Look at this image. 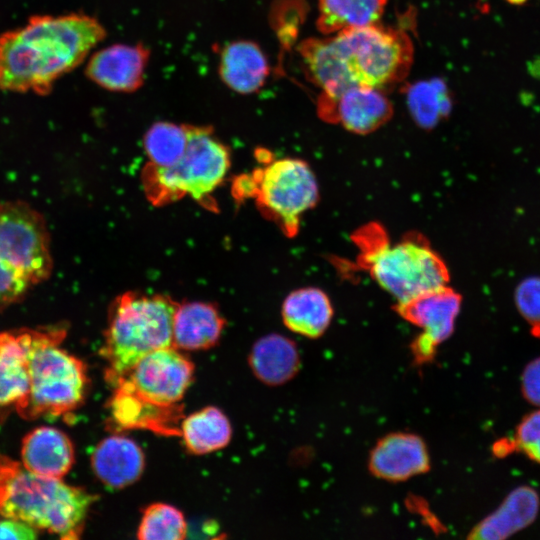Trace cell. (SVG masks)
Masks as SVG:
<instances>
[{"instance_id":"obj_1","label":"cell","mask_w":540,"mask_h":540,"mask_svg":"<svg viewBox=\"0 0 540 540\" xmlns=\"http://www.w3.org/2000/svg\"><path fill=\"white\" fill-rule=\"evenodd\" d=\"M105 37L104 26L85 13L33 16L0 35V89L48 94Z\"/></svg>"},{"instance_id":"obj_2","label":"cell","mask_w":540,"mask_h":540,"mask_svg":"<svg viewBox=\"0 0 540 540\" xmlns=\"http://www.w3.org/2000/svg\"><path fill=\"white\" fill-rule=\"evenodd\" d=\"M298 52L307 78L328 96L354 86L384 91L404 80L413 61L410 37L379 23L308 38Z\"/></svg>"},{"instance_id":"obj_3","label":"cell","mask_w":540,"mask_h":540,"mask_svg":"<svg viewBox=\"0 0 540 540\" xmlns=\"http://www.w3.org/2000/svg\"><path fill=\"white\" fill-rule=\"evenodd\" d=\"M178 303L163 294L125 292L109 309L101 355L105 379L113 387L150 352L173 346V319Z\"/></svg>"},{"instance_id":"obj_4","label":"cell","mask_w":540,"mask_h":540,"mask_svg":"<svg viewBox=\"0 0 540 540\" xmlns=\"http://www.w3.org/2000/svg\"><path fill=\"white\" fill-rule=\"evenodd\" d=\"M64 328L30 330L29 389L15 406L25 420L60 416L83 404L89 388L86 365L60 347Z\"/></svg>"},{"instance_id":"obj_5","label":"cell","mask_w":540,"mask_h":540,"mask_svg":"<svg viewBox=\"0 0 540 540\" xmlns=\"http://www.w3.org/2000/svg\"><path fill=\"white\" fill-rule=\"evenodd\" d=\"M356 239L360 263L396 304L448 285L445 262L424 238L409 236L391 243L374 225L361 229Z\"/></svg>"},{"instance_id":"obj_6","label":"cell","mask_w":540,"mask_h":540,"mask_svg":"<svg viewBox=\"0 0 540 540\" xmlns=\"http://www.w3.org/2000/svg\"><path fill=\"white\" fill-rule=\"evenodd\" d=\"M96 498L82 487L20 469L9 485L0 515L21 520L61 539L76 540L83 533Z\"/></svg>"},{"instance_id":"obj_7","label":"cell","mask_w":540,"mask_h":540,"mask_svg":"<svg viewBox=\"0 0 540 540\" xmlns=\"http://www.w3.org/2000/svg\"><path fill=\"white\" fill-rule=\"evenodd\" d=\"M230 163L229 148L214 136L212 127L188 125L187 146L176 163L144 168L145 194L157 205L183 196L202 201L222 183Z\"/></svg>"},{"instance_id":"obj_8","label":"cell","mask_w":540,"mask_h":540,"mask_svg":"<svg viewBox=\"0 0 540 540\" xmlns=\"http://www.w3.org/2000/svg\"><path fill=\"white\" fill-rule=\"evenodd\" d=\"M250 178L251 197H255L260 211L287 236H295L301 217L319 199V186L311 167L298 158L269 160Z\"/></svg>"},{"instance_id":"obj_9","label":"cell","mask_w":540,"mask_h":540,"mask_svg":"<svg viewBox=\"0 0 540 540\" xmlns=\"http://www.w3.org/2000/svg\"><path fill=\"white\" fill-rule=\"evenodd\" d=\"M0 260L20 271L33 286L48 279L52 272L45 219L25 202L1 203Z\"/></svg>"},{"instance_id":"obj_10","label":"cell","mask_w":540,"mask_h":540,"mask_svg":"<svg viewBox=\"0 0 540 540\" xmlns=\"http://www.w3.org/2000/svg\"><path fill=\"white\" fill-rule=\"evenodd\" d=\"M194 373L191 359L182 350L168 346L142 357L115 385L122 384L154 404L172 406L180 404Z\"/></svg>"},{"instance_id":"obj_11","label":"cell","mask_w":540,"mask_h":540,"mask_svg":"<svg viewBox=\"0 0 540 540\" xmlns=\"http://www.w3.org/2000/svg\"><path fill=\"white\" fill-rule=\"evenodd\" d=\"M461 302V295L445 285L396 304L399 315L421 330L411 346L417 363L430 361L452 335Z\"/></svg>"},{"instance_id":"obj_12","label":"cell","mask_w":540,"mask_h":540,"mask_svg":"<svg viewBox=\"0 0 540 540\" xmlns=\"http://www.w3.org/2000/svg\"><path fill=\"white\" fill-rule=\"evenodd\" d=\"M318 112L325 121L363 135L384 125L392 117L393 107L384 91L354 86L335 96L321 93Z\"/></svg>"},{"instance_id":"obj_13","label":"cell","mask_w":540,"mask_h":540,"mask_svg":"<svg viewBox=\"0 0 540 540\" xmlns=\"http://www.w3.org/2000/svg\"><path fill=\"white\" fill-rule=\"evenodd\" d=\"M150 49L138 44H113L93 53L85 68L86 76L101 88L132 93L144 84Z\"/></svg>"},{"instance_id":"obj_14","label":"cell","mask_w":540,"mask_h":540,"mask_svg":"<svg viewBox=\"0 0 540 540\" xmlns=\"http://www.w3.org/2000/svg\"><path fill=\"white\" fill-rule=\"evenodd\" d=\"M424 439L411 432L397 431L380 438L371 449L368 468L387 482H403L426 473L431 466Z\"/></svg>"},{"instance_id":"obj_15","label":"cell","mask_w":540,"mask_h":540,"mask_svg":"<svg viewBox=\"0 0 540 540\" xmlns=\"http://www.w3.org/2000/svg\"><path fill=\"white\" fill-rule=\"evenodd\" d=\"M112 425L119 430L142 429L162 436H179L181 404L162 406L149 402L122 384L113 387L107 403Z\"/></svg>"},{"instance_id":"obj_16","label":"cell","mask_w":540,"mask_h":540,"mask_svg":"<svg viewBox=\"0 0 540 540\" xmlns=\"http://www.w3.org/2000/svg\"><path fill=\"white\" fill-rule=\"evenodd\" d=\"M91 466L105 486L122 489L142 476L145 455L134 440L122 435H111L95 447L91 455Z\"/></svg>"},{"instance_id":"obj_17","label":"cell","mask_w":540,"mask_h":540,"mask_svg":"<svg viewBox=\"0 0 540 540\" xmlns=\"http://www.w3.org/2000/svg\"><path fill=\"white\" fill-rule=\"evenodd\" d=\"M218 74L229 89L249 95L264 86L270 74V66L265 53L256 42L236 40L221 50Z\"/></svg>"},{"instance_id":"obj_18","label":"cell","mask_w":540,"mask_h":540,"mask_svg":"<svg viewBox=\"0 0 540 540\" xmlns=\"http://www.w3.org/2000/svg\"><path fill=\"white\" fill-rule=\"evenodd\" d=\"M21 458L27 471L61 479L72 468L75 453L71 440L64 432L42 426L23 438Z\"/></svg>"},{"instance_id":"obj_19","label":"cell","mask_w":540,"mask_h":540,"mask_svg":"<svg viewBox=\"0 0 540 540\" xmlns=\"http://www.w3.org/2000/svg\"><path fill=\"white\" fill-rule=\"evenodd\" d=\"M540 498L530 486L512 490L501 505L469 532L474 540H501L530 525L537 517Z\"/></svg>"},{"instance_id":"obj_20","label":"cell","mask_w":540,"mask_h":540,"mask_svg":"<svg viewBox=\"0 0 540 540\" xmlns=\"http://www.w3.org/2000/svg\"><path fill=\"white\" fill-rule=\"evenodd\" d=\"M224 326L225 319L211 303L179 304L173 319V346L182 351L209 349L219 341Z\"/></svg>"},{"instance_id":"obj_21","label":"cell","mask_w":540,"mask_h":540,"mask_svg":"<svg viewBox=\"0 0 540 540\" xmlns=\"http://www.w3.org/2000/svg\"><path fill=\"white\" fill-rule=\"evenodd\" d=\"M248 361L256 378L270 386L291 380L301 365L295 342L277 333L258 339L249 353Z\"/></svg>"},{"instance_id":"obj_22","label":"cell","mask_w":540,"mask_h":540,"mask_svg":"<svg viewBox=\"0 0 540 540\" xmlns=\"http://www.w3.org/2000/svg\"><path fill=\"white\" fill-rule=\"evenodd\" d=\"M281 315L290 331L316 339L327 331L333 318V306L324 291L316 287H305L291 292L285 298Z\"/></svg>"},{"instance_id":"obj_23","label":"cell","mask_w":540,"mask_h":540,"mask_svg":"<svg viewBox=\"0 0 540 540\" xmlns=\"http://www.w3.org/2000/svg\"><path fill=\"white\" fill-rule=\"evenodd\" d=\"M30 329L0 334V409L16 406L29 389Z\"/></svg>"},{"instance_id":"obj_24","label":"cell","mask_w":540,"mask_h":540,"mask_svg":"<svg viewBox=\"0 0 540 540\" xmlns=\"http://www.w3.org/2000/svg\"><path fill=\"white\" fill-rule=\"evenodd\" d=\"M179 436L190 453L204 455L229 444L232 426L222 410L215 406H206L183 417Z\"/></svg>"},{"instance_id":"obj_25","label":"cell","mask_w":540,"mask_h":540,"mask_svg":"<svg viewBox=\"0 0 540 540\" xmlns=\"http://www.w3.org/2000/svg\"><path fill=\"white\" fill-rule=\"evenodd\" d=\"M387 0H318L317 28L324 35L379 23Z\"/></svg>"},{"instance_id":"obj_26","label":"cell","mask_w":540,"mask_h":540,"mask_svg":"<svg viewBox=\"0 0 540 540\" xmlns=\"http://www.w3.org/2000/svg\"><path fill=\"white\" fill-rule=\"evenodd\" d=\"M188 142V124L168 121L154 123L144 135V150L149 164L167 167L176 163L185 152Z\"/></svg>"},{"instance_id":"obj_27","label":"cell","mask_w":540,"mask_h":540,"mask_svg":"<svg viewBox=\"0 0 540 540\" xmlns=\"http://www.w3.org/2000/svg\"><path fill=\"white\" fill-rule=\"evenodd\" d=\"M188 532L183 513L166 503L148 505L142 514L137 538L140 540H182Z\"/></svg>"},{"instance_id":"obj_28","label":"cell","mask_w":540,"mask_h":540,"mask_svg":"<svg viewBox=\"0 0 540 540\" xmlns=\"http://www.w3.org/2000/svg\"><path fill=\"white\" fill-rule=\"evenodd\" d=\"M410 112L422 127L437 124L450 109V98L444 83L439 80L417 83L409 90Z\"/></svg>"},{"instance_id":"obj_29","label":"cell","mask_w":540,"mask_h":540,"mask_svg":"<svg viewBox=\"0 0 540 540\" xmlns=\"http://www.w3.org/2000/svg\"><path fill=\"white\" fill-rule=\"evenodd\" d=\"M514 297L521 316L532 326L534 334L540 337V277L532 276L522 280Z\"/></svg>"},{"instance_id":"obj_30","label":"cell","mask_w":540,"mask_h":540,"mask_svg":"<svg viewBox=\"0 0 540 540\" xmlns=\"http://www.w3.org/2000/svg\"><path fill=\"white\" fill-rule=\"evenodd\" d=\"M512 448L523 452L531 460L540 463V410L526 415L517 426Z\"/></svg>"},{"instance_id":"obj_31","label":"cell","mask_w":540,"mask_h":540,"mask_svg":"<svg viewBox=\"0 0 540 540\" xmlns=\"http://www.w3.org/2000/svg\"><path fill=\"white\" fill-rule=\"evenodd\" d=\"M32 286L20 271L0 260V310L22 300Z\"/></svg>"},{"instance_id":"obj_32","label":"cell","mask_w":540,"mask_h":540,"mask_svg":"<svg viewBox=\"0 0 540 540\" xmlns=\"http://www.w3.org/2000/svg\"><path fill=\"white\" fill-rule=\"evenodd\" d=\"M521 391L529 403L540 407V357L529 362L524 368Z\"/></svg>"},{"instance_id":"obj_33","label":"cell","mask_w":540,"mask_h":540,"mask_svg":"<svg viewBox=\"0 0 540 540\" xmlns=\"http://www.w3.org/2000/svg\"><path fill=\"white\" fill-rule=\"evenodd\" d=\"M0 520V539H35L37 529L18 519L3 517Z\"/></svg>"},{"instance_id":"obj_34","label":"cell","mask_w":540,"mask_h":540,"mask_svg":"<svg viewBox=\"0 0 540 540\" xmlns=\"http://www.w3.org/2000/svg\"><path fill=\"white\" fill-rule=\"evenodd\" d=\"M19 470L20 467L17 462L0 455V507L7 496L12 479Z\"/></svg>"},{"instance_id":"obj_35","label":"cell","mask_w":540,"mask_h":540,"mask_svg":"<svg viewBox=\"0 0 540 540\" xmlns=\"http://www.w3.org/2000/svg\"><path fill=\"white\" fill-rule=\"evenodd\" d=\"M508 1H509L510 3H512V4H521V3H523V2L526 1V0H508Z\"/></svg>"},{"instance_id":"obj_36","label":"cell","mask_w":540,"mask_h":540,"mask_svg":"<svg viewBox=\"0 0 540 540\" xmlns=\"http://www.w3.org/2000/svg\"><path fill=\"white\" fill-rule=\"evenodd\" d=\"M1 203H2V202H0V206H1Z\"/></svg>"}]
</instances>
